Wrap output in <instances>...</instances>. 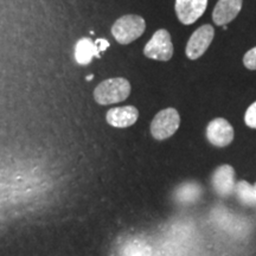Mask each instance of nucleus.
Wrapping results in <instances>:
<instances>
[{
  "instance_id": "1",
  "label": "nucleus",
  "mask_w": 256,
  "mask_h": 256,
  "mask_svg": "<svg viewBox=\"0 0 256 256\" xmlns=\"http://www.w3.org/2000/svg\"><path fill=\"white\" fill-rule=\"evenodd\" d=\"M130 94V84L126 78H115L101 82L94 90V98L98 104L122 102Z\"/></svg>"
},
{
  "instance_id": "2",
  "label": "nucleus",
  "mask_w": 256,
  "mask_h": 256,
  "mask_svg": "<svg viewBox=\"0 0 256 256\" xmlns=\"http://www.w3.org/2000/svg\"><path fill=\"white\" fill-rule=\"evenodd\" d=\"M146 23L142 17L136 14H127L118 19L112 28V34L118 43L127 46L132 43L145 32Z\"/></svg>"
},
{
  "instance_id": "3",
  "label": "nucleus",
  "mask_w": 256,
  "mask_h": 256,
  "mask_svg": "<svg viewBox=\"0 0 256 256\" xmlns=\"http://www.w3.org/2000/svg\"><path fill=\"white\" fill-rule=\"evenodd\" d=\"M180 116L174 108H166L156 115L151 124L152 136L156 140H165L177 132Z\"/></svg>"
},
{
  "instance_id": "4",
  "label": "nucleus",
  "mask_w": 256,
  "mask_h": 256,
  "mask_svg": "<svg viewBox=\"0 0 256 256\" xmlns=\"http://www.w3.org/2000/svg\"><path fill=\"white\" fill-rule=\"evenodd\" d=\"M144 55L156 60H170L174 56V46L168 31L158 30L144 49Z\"/></svg>"
},
{
  "instance_id": "5",
  "label": "nucleus",
  "mask_w": 256,
  "mask_h": 256,
  "mask_svg": "<svg viewBox=\"0 0 256 256\" xmlns=\"http://www.w3.org/2000/svg\"><path fill=\"white\" fill-rule=\"evenodd\" d=\"M215 36V30L211 25H203L198 28L194 34H191L190 40L186 46V56L190 60H197L200 56H203L210 46L211 42Z\"/></svg>"
},
{
  "instance_id": "6",
  "label": "nucleus",
  "mask_w": 256,
  "mask_h": 256,
  "mask_svg": "<svg viewBox=\"0 0 256 256\" xmlns=\"http://www.w3.org/2000/svg\"><path fill=\"white\" fill-rule=\"evenodd\" d=\"M208 0H176V14L182 24L191 25L206 12Z\"/></svg>"
},
{
  "instance_id": "7",
  "label": "nucleus",
  "mask_w": 256,
  "mask_h": 256,
  "mask_svg": "<svg viewBox=\"0 0 256 256\" xmlns=\"http://www.w3.org/2000/svg\"><path fill=\"white\" fill-rule=\"evenodd\" d=\"M206 138L214 146L226 147L234 140V128L226 119L218 118L208 124Z\"/></svg>"
},
{
  "instance_id": "8",
  "label": "nucleus",
  "mask_w": 256,
  "mask_h": 256,
  "mask_svg": "<svg viewBox=\"0 0 256 256\" xmlns=\"http://www.w3.org/2000/svg\"><path fill=\"white\" fill-rule=\"evenodd\" d=\"M243 0H218L212 12L214 23L220 26L229 24L238 17Z\"/></svg>"
},
{
  "instance_id": "9",
  "label": "nucleus",
  "mask_w": 256,
  "mask_h": 256,
  "mask_svg": "<svg viewBox=\"0 0 256 256\" xmlns=\"http://www.w3.org/2000/svg\"><path fill=\"white\" fill-rule=\"evenodd\" d=\"M139 118V112L133 106H124V107H116L112 108L108 110L107 122L113 127L124 128L130 127L136 122Z\"/></svg>"
},
{
  "instance_id": "10",
  "label": "nucleus",
  "mask_w": 256,
  "mask_h": 256,
  "mask_svg": "<svg viewBox=\"0 0 256 256\" xmlns=\"http://www.w3.org/2000/svg\"><path fill=\"white\" fill-rule=\"evenodd\" d=\"M212 185L220 196H228L235 188V172L229 165H223L212 176Z\"/></svg>"
},
{
  "instance_id": "11",
  "label": "nucleus",
  "mask_w": 256,
  "mask_h": 256,
  "mask_svg": "<svg viewBox=\"0 0 256 256\" xmlns=\"http://www.w3.org/2000/svg\"><path fill=\"white\" fill-rule=\"evenodd\" d=\"M202 196V188L194 182H188L177 188L174 198L179 204H192Z\"/></svg>"
},
{
  "instance_id": "12",
  "label": "nucleus",
  "mask_w": 256,
  "mask_h": 256,
  "mask_svg": "<svg viewBox=\"0 0 256 256\" xmlns=\"http://www.w3.org/2000/svg\"><path fill=\"white\" fill-rule=\"evenodd\" d=\"M94 56L98 57V51H96L95 43L90 38H81L75 46V60L76 62L81 66H86L92 62Z\"/></svg>"
},
{
  "instance_id": "13",
  "label": "nucleus",
  "mask_w": 256,
  "mask_h": 256,
  "mask_svg": "<svg viewBox=\"0 0 256 256\" xmlns=\"http://www.w3.org/2000/svg\"><path fill=\"white\" fill-rule=\"evenodd\" d=\"M236 194H238V200L243 204H254L256 203V185L250 186L246 182H240L236 186Z\"/></svg>"
},
{
  "instance_id": "14",
  "label": "nucleus",
  "mask_w": 256,
  "mask_h": 256,
  "mask_svg": "<svg viewBox=\"0 0 256 256\" xmlns=\"http://www.w3.org/2000/svg\"><path fill=\"white\" fill-rule=\"evenodd\" d=\"M244 66L249 70H256V46L252 48L243 57Z\"/></svg>"
},
{
  "instance_id": "15",
  "label": "nucleus",
  "mask_w": 256,
  "mask_h": 256,
  "mask_svg": "<svg viewBox=\"0 0 256 256\" xmlns=\"http://www.w3.org/2000/svg\"><path fill=\"white\" fill-rule=\"evenodd\" d=\"M244 121L247 126L255 128L256 130V102H254L250 107L248 108L244 115Z\"/></svg>"
},
{
  "instance_id": "16",
  "label": "nucleus",
  "mask_w": 256,
  "mask_h": 256,
  "mask_svg": "<svg viewBox=\"0 0 256 256\" xmlns=\"http://www.w3.org/2000/svg\"><path fill=\"white\" fill-rule=\"evenodd\" d=\"M95 46H96V51H98V55L100 57V54L110 46V43H108V40H98L95 42Z\"/></svg>"
},
{
  "instance_id": "17",
  "label": "nucleus",
  "mask_w": 256,
  "mask_h": 256,
  "mask_svg": "<svg viewBox=\"0 0 256 256\" xmlns=\"http://www.w3.org/2000/svg\"><path fill=\"white\" fill-rule=\"evenodd\" d=\"M92 78V76L90 75V76H88V78H87V80H88V81H90V80Z\"/></svg>"
}]
</instances>
